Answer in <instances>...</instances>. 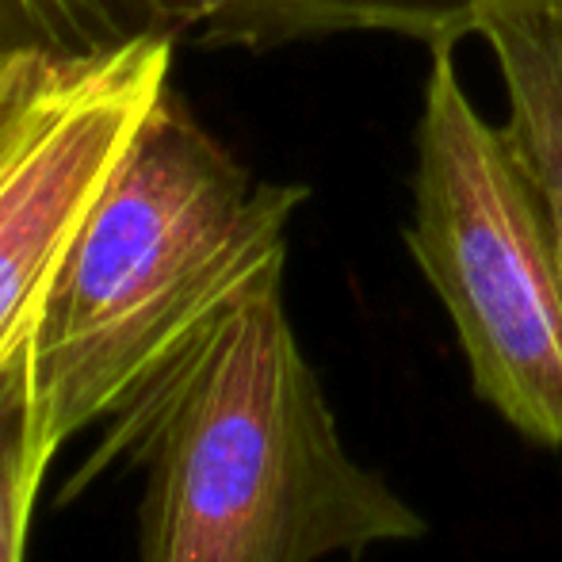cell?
Instances as JSON below:
<instances>
[{
    "mask_svg": "<svg viewBox=\"0 0 562 562\" xmlns=\"http://www.w3.org/2000/svg\"><path fill=\"white\" fill-rule=\"evenodd\" d=\"M104 440L146 467L138 562H322L414 543L429 520L348 451L283 303V276L200 334Z\"/></svg>",
    "mask_w": 562,
    "mask_h": 562,
    "instance_id": "6da1fadb",
    "label": "cell"
},
{
    "mask_svg": "<svg viewBox=\"0 0 562 562\" xmlns=\"http://www.w3.org/2000/svg\"><path fill=\"white\" fill-rule=\"evenodd\" d=\"M306 200L311 188L252 177L169 85L20 352L46 437L66 448L123 414L237 299L283 276Z\"/></svg>",
    "mask_w": 562,
    "mask_h": 562,
    "instance_id": "7a4b0ae2",
    "label": "cell"
},
{
    "mask_svg": "<svg viewBox=\"0 0 562 562\" xmlns=\"http://www.w3.org/2000/svg\"><path fill=\"white\" fill-rule=\"evenodd\" d=\"M402 237L445 303L479 402L528 445L562 451L559 257L505 126L471 104L451 43L429 50Z\"/></svg>",
    "mask_w": 562,
    "mask_h": 562,
    "instance_id": "3957f363",
    "label": "cell"
},
{
    "mask_svg": "<svg viewBox=\"0 0 562 562\" xmlns=\"http://www.w3.org/2000/svg\"><path fill=\"white\" fill-rule=\"evenodd\" d=\"M177 43L0 54V371L27 348L85 218L172 85Z\"/></svg>",
    "mask_w": 562,
    "mask_h": 562,
    "instance_id": "277c9868",
    "label": "cell"
},
{
    "mask_svg": "<svg viewBox=\"0 0 562 562\" xmlns=\"http://www.w3.org/2000/svg\"><path fill=\"white\" fill-rule=\"evenodd\" d=\"M134 31L207 50H276L329 35H402L459 46L471 35V0H115Z\"/></svg>",
    "mask_w": 562,
    "mask_h": 562,
    "instance_id": "5b68a950",
    "label": "cell"
},
{
    "mask_svg": "<svg viewBox=\"0 0 562 562\" xmlns=\"http://www.w3.org/2000/svg\"><path fill=\"white\" fill-rule=\"evenodd\" d=\"M471 35L505 81V138L536 188L562 272V0H471Z\"/></svg>",
    "mask_w": 562,
    "mask_h": 562,
    "instance_id": "8992f818",
    "label": "cell"
},
{
    "mask_svg": "<svg viewBox=\"0 0 562 562\" xmlns=\"http://www.w3.org/2000/svg\"><path fill=\"white\" fill-rule=\"evenodd\" d=\"M58 445L38 422L23 356L0 371V562H27V532Z\"/></svg>",
    "mask_w": 562,
    "mask_h": 562,
    "instance_id": "52a82bcc",
    "label": "cell"
},
{
    "mask_svg": "<svg viewBox=\"0 0 562 562\" xmlns=\"http://www.w3.org/2000/svg\"><path fill=\"white\" fill-rule=\"evenodd\" d=\"M131 35L115 0H0V54H92Z\"/></svg>",
    "mask_w": 562,
    "mask_h": 562,
    "instance_id": "ba28073f",
    "label": "cell"
}]
</instances>
